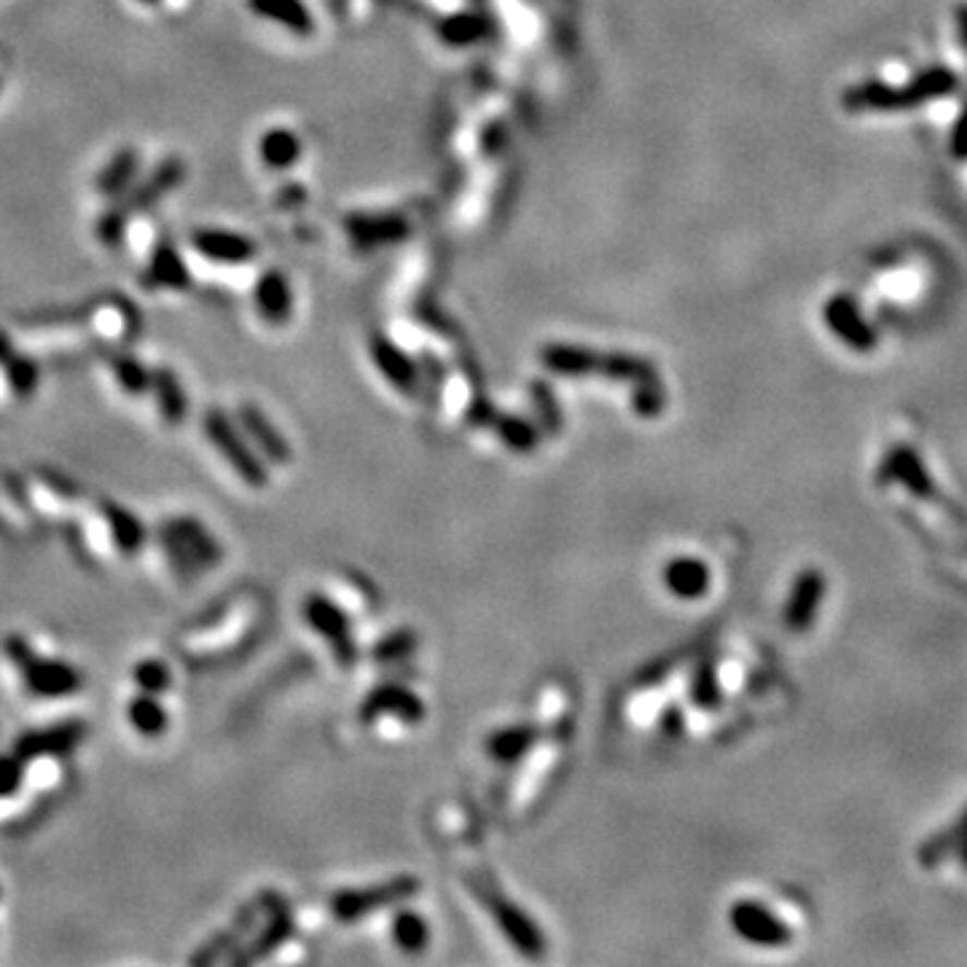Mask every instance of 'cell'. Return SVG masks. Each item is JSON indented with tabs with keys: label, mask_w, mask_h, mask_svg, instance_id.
<instances>
[{
	"label": "cell",
	"mask_w": 967,
	"mask_h": 967,
	"mask_svg": "<svg viewBox=\"0 0 967 967\" xmlns=\"http://www.w3.org/2000/svg\"><path fill=\"white\" fill-rule=\"evenodd\" d=\"M468 890L479 897V903L484 906V911L489 914L495 928L500 930V935L506 938L508 946L519 954V957L537 963L548 954V941L546 932L541 930V924L519 906L511 897L503 893L492 879L471 877L468 879Z\"/></svg>",
	"instance_id": "6da1fadb"
},
{
	"label": "cell",
	"mask_w": 967,
	"mask_h": 967,
	"mask_svg": "<svg viewBox=\"0 0 967 967\" xmlns=\"http://www.w3.org/2000/svg\"><path fill=\"white\" fill-rule=\"evenodd\" d=\"M3 653L9 662L20 669L27 691L40 699H60L71 697L81 688V675L73 669V664L60 662V658L38 656L25 637L14 634L3 642Z\"/></svg>",
	"instance_id": "7a4b0ae2"
},
{
	"label": "cell",
	"mask_w": 967,
	"mask_h": 967,
	"mask_svg": "<svg viewBox=\"0 0 967 967\" xmlns=\"http://www.w3.org/2000/svg\"><path fill=\"white\" fill-rule=\"evenodd\" d=\"M954 86H957L954 73L943 71V68H932V71L917 75L911 84L900 86V89L879 84L855 86L853 92H847L844 102L853 111H900V108L928 102L932 97L948 95V92H954Z\"/></svg>",
	"instance_id": "3957f363"
},
{
	"label": "cell",
	"mask_w": 967,
	"mask_h": 967,
	"mask_svg": "<svg viewBox=\"0 0 967 967\" xmlns=\"http://www.w3.org/2000/svg\"><path fill=\"white\" fill-rule=\"evenodd\" d=\"M543 363L546 368H552L554 374L561 376H589V374H605L611 379H627V382H645L656 376V368L651 366L642 358L632 355H596L592 350H583V347H567V345H554L548 350H543Z\"/></svg>",
	"instance_id": "277c9868"
},
{
	"label": "cell",
	"mask_w": 967,
	"mask_h": 967,
	"mask_svg": "<svg viewBox=\"0 0 967 967\" xmlns=\"http://www.w3.org/2000/svg\"><path fill=\"white\" fill-rule=\"evenodd\" d=\"M422 882L416 877H392L387 882L366 884V887H347L331 895V914L339 922H358L363 917H372L376 911L407 903L420 895Z\"/></svg>",
	"instance_id": "5b68a950"
},
{
	"label": "cell",
	"mask_w": 967,
	"mask_h": 967,
	"mask_svg": "<svg viewBox=\"0 0 967 967\" xmlns=\"http://www.w3.org/2000/svg\"><path fill=\"white\" fill-rule=\"evenodd\" d=\"M205 436L213 447L221 451V457L229 462L231 471L240 476L242 484L253 486V489H264V486L269 484V473H266L264 457L253 449L247 436H242V431H237L234 422H231L221 409L207 411Z\"/></svg>",
	"instance_id": "8992f818"
},
{
	"label": "cell",
	"mask_w": 967,
	"mask_h": 967,
	"mask_svg": "<svg viewBox=\"0 0 967 967\" xmlns=\"http://www.w3.org/2000/svg\"><path fill=\"white\" fill-rule=\"evenodd\" d=\"M301 616H304L306 627L312 632L321 637V640H326V645L331 648L336 664L341 669L355 667L361 651H358L355 632H352V618L347 616L345 607L336 605L331 596L312 592L301 602Z\"/></svg>",
	"instance_id": "52a82bcc"
},
{
	"label": "cell",
	"mask_w": 967,
	"mask_h": 967,
	"mask_svg": "<svg viewBox=\"0 0 967 967\" xmlns=\"http://www.w3.org/2000/svg\"><path fill=\"white\" fill-rule=\"evenodd\" d=\"M728 928L734 930V935L739 941L750 943L758 948H782L793 941V930L777 911H772L769 906H763L761 900H742L732 903L726 914Z\"/></svg>",
	"instance_id": "ba28073f"
},
{
	"label": "cell",
	"mask_w": 967,
	"mask_h": 967,
	"mask_svg": "<svg viewBox=\"0 0 967 967\" xmlns=\"http://www.w3.org/2000/svg\"><path fill=\"white\" fill-rule=\"evenodd\" d=\"M825 572L818 570V567H807L793 578L790 594H787L785 611H782V621H785L787 632L807 634L814 627L822 602H825Z\"/></svg>",
	"instance_id": "9c48e42d"
},
{
	"label": "cell",
	"mask_w": 967,
	"mask_h": 967,
	"mask_svg": "<svg viewBox=\"0 0 967 967\" xmlns=\"http://www.w3.org/2000/svg\"><path fill=\"white\" fill-rule=\"evenodd\" d=\"M379 717H396V721L416 726L427 717V708L422 697L401 682H382L372 688L361 702V721L374 723Z\"/></svg>",
	"instance_id": "30bf717a"
},
{
	"label": "cell",
	"mask_w": 967,
	"mask_h": 967,
	"mask_svg": "<svg viewBox=\"0 0 967 967\" xmlns=\"http://www.w3.org/2000/svg\"><path fill=\"white\" fill-rule=\"evenodd\" d=\"M237 420H240V427L245 431L247 442L256 444L258 455L264 457V462L288 466V462L293 460V449L291 444H288V438L277 431L275 422H271L256 403H242L240 411H237Z\"/></svg>",
	"instance_id": "8fae6325"
},
{
	"label": "cell",
	"mask_w": 967,
	"mask_h": 967,
	"mask_svg": "<svg viewBox=\"0 0 967 967\" xmlns=\"http://www.w3.org/2000/svg\"><path fill=\"white\" fill-rule=\"evenodd\" d=\"M662 587L682 602H697L712 589V570L704 559L680 554L662 567Z\"/></svg>",
	"instance_id": "7c38bea8"
},
{
	"label": "cell",
	"mask_w": 967,
	"mask_h": 967,
	"mask_svg": "<svg viewBox=\"0 0 967 967\" xmlns=\"http://www.w3.org/2000/svg\"><path fill=\"white\" fill-rule=\"evenodd\" d=\"M293 935V917L282 900H275L269 908V917H266V924L258 930V935L253 938L247 946H237V952L231 954V963L234 965H253L261 963V959L271 957L277 948L286 946Z\"/></svg>",
	"instance_id": "4fadbf2b"
},
{
	"label": "cell",
	"mask_w": 967,
	"mask_h": 967,
	"mask_svg": "<svg viewBox=\"0 0 967 967\" xmlns=\"http://www.w3.org/2000/svg\"><path fill=\"white\" fill-rule=\"evenodd\" d=\"M879 482L884 484H903L919 500H932L935 497V484H932L928 466L922 457L911 447H895L887 455V460L879 468Z\"/></svg>",
	"instance_id": "5bb4252c"
},
{
	"label": "cell",
	"mask_w": 967,
	"mask_h": 967,
	"mask_svg": "<svg viewBox=\"0 0 967 967\" xmlns=\"http://www.w3.org/2000/svg\"><path fill=\"white\" fill-rule=\"evenodd\" d=\"M543 739V728L537 723L521 721V723H508V726L495 728V732L486 737L484 752L489 761L503 763V766H513V763L524 761L537 742Z\"/></svg>",
	"instance_id": "9a60e30c"
},
{
	"label": "cell",
	"mask_w": 967,
	"mask_h": 967,
	"mask_svg": "<svg viewBox=\"0 0 967 967\" xmlns=\"http://www.w3.org/2000/svg\"><path fill=\"white\" fill-rule=\"evenodd\" d=\"M825 321L827 328H831L844 345L853 347V350L868 352L873 350V345H877V334L871 331V326L866 323L862 312L853 304V299L847 297L833 299L831 304L825 306Z\"/></svg>",
	"instance_id": "2e32d148"
},
{
	"label": "cell",
	"mask_w": 967,
	"mask_h": 967,
	"mask_svg": "<svg viewBox=\"0 0 967 967\" xmlns=\"http://www.w3.org/2000/svg\"><path fill=\"white\" fill-rule=\"evenodd\" d=\"M271 903H275V897H271V895H261L258 900L251 903V906L242 908L240 919H234V928L221 932V935H216L210 943H205V946H202V952L191 957V963L207 965V963H216V959H221L223 952H234L237 943H240L242 938L247 935V932L256 928L258 917L264 911H269Z\"/></svg>",
	"instance_id": "e0dca14e"
},
{
	"label": "cell",
	"mask_w": 967,
	"mask_h": 967,
	"mask_svg": "<svg viewBox=\"0 0 967 967\" xmlns=\"http://www.w3.org/2000/svg\"><path fill=\"white\" fill-rule=\"evenodd\" d=\"M84 739V726L81 723H60V726L44 728V732H33L27 737L20 739L16 745V756L22 761H31V758L40 756H62V752H71L73 747L81 745Z\"/></svg>",
	"instance_id": "ac0fdd59"
},
{
	"label": "cell",
	"mask_w": 967,
	"mask_h": 967,
	"mask_svg": "<svg viewBox=\"0 0 967 967\" xmlns=\"http://www.w3.org/2000/svg\"><path fill=\"white\" fill-rule=\"evenodd\" d=\"M191 245H194L202 256L218 261V264H245V261H251L253 253H256L253 242L245 240L242 234H231V231H216V229L196 231V234L191 237Z\"/></svg>",
	"instance_id": "d6986e66"
},
{
	"label": "cell",
	"mask_w": 967,
	"mask_h": 967,
	"mask_svg": "<svg viewBox=\"0 0 967 967\" xmlns=\"http://www.w3.org/2000/svg\"><path fill=\"white\" fill-rule=\"evenodd\" d=\"M372 355L379 374L385 376L398 392H403V396H414L416 387H420V372H416L414 363L409 361V355H403L396 345H390V341L385 339L374 341Z\"/></svg>",
	"instance_id": "ffe728a7"
},
{
	"label": "cell",
	"mask_w": 967,
	"mask_h": 967,
	"mask_svg": "<svg viewBox=\"0 0 967 967\" xmlns=\"http://www.w3.org/2000/svg\"><path fill=\"white\" fill-rule=\"evenodd\" d=\"M143 286L146 288H172V291H183L189 288V269L178 256L176 247L159 245L154 251V256L148 258V269L143 275Z\"/></svg>",
	"instance_id": "44dd1931"
},
{
	"label": "cell",
	"mask_w": 967,
	"mask_h": 967,
	"mask_svg": "<svg viewBox=\"0 0 967 967\" xmlns=\"http://www.w3.org/2000/svg\"><path fill=\"white\" fill-rule=\"evenodd\" d=\"M102 519H106L108 532H111L113 546L121 554H135L141 552L143 541H146V527L141 524V519L132 511H126L119 503H102Z\"/></svg>",
	"instance_id": "7402d4cb"
},
{
	"label": "cell",
	"mask_w": 967,
	"mask_h": 967,
	"mask_svg": "<svg viewBox=\"0 0 967 967\" xmlns=\"http://www.w3.org/2000/svg\"><path fill=\"white\" fill-rule=\"evenodd\" d=\"M126 721H130V726L146 739L165 737L167 728H170V715H167L165 704L159 702V697L146 691L126 704Z\"/></svg>",
	"instance_id": "603a6c76"
},
{
	"label": "cell",
	"mask_w": 967,
	"mask_h": 967,
	"mask_svg": "<svg viewBox=\"0 0 967 967\" xmlns=\"http://www.w3.org/2000/svg\"><path fill=\"white\" fill-rule=\"evenodd\" d=\"M183 176H186V167H183L181 159L161 161V165L150 172L146 181L137 186V191L132 194L130 202L135 207H154L156 202L165 200V196L183 181Z\"/></svg>",
	"instance_id": "cb8c5ba5"
},
{
	"label": "cell",
	"mask_w": 967,
	"mask_h": 967,
	"mask_svg": "<svg viewBox=\"0 0 967 967\" xmlns=\"http://www.w3.org/2000/svg\"><path fill=\"white\" fill-rule=\"evenodd\" d=\"M492 433L503 442V447H508L513 455H532L541 444V433H537L535 425L524 420V416L517 414H500L497 411L489 422Z\"/></svg>",
	"instance_id": "d4e9b609"
},
{
	"label": "cell",
	"mask_w": 967,
	"mask_h": 967,
	"mask_svg": "<svg viewBox=\"0 0 967 967\" xmlns=\"http://www.w3.org/2000/svg\"><path fill=\"white\" fill-rule=\"evenodd\" d=\"M256 306L261 315L269 323H286L291 315V288H288L286 277L269 271V275L261 277L256 286Z\"/></svg>",
	"instance_id": "484cf974"
},
{
	"label": "cell",
	"mask_w": 967,
	"mask_h": 967,
	"mask_svg": "<svg viewBox=\"0 0 967 967\" xmlns=\"http://www.w3.org/2000/svg\"><path fill=\"white\" fill-rule=\"evenodd\" d=\"M390 935L403 954H422L427 948V943H431L433 932L427 919L422 917L420 911H414V908H401V911L392 917Z\"/></svg>",
	"instance_id": "4316f807"
},
{
	"label": "cell",
	"mask_w": 967,
	"mask_h": 967,
	"mask_svg": "<svg viewBox=\"0 0 967 967\" xmlns=\"http://www.w3.org/2000/svg\"><path fill=\"white\" fill-rule=\"evenodd\" d=\"M150 390H154L156 407H159V414L165 416V422H170V425L183 422V416H186V392H183L176 374L167 372V368L150 372Z\"/></svg>",
	"instance_id": "83f0119b"
},
{
	"label": "cell",
	"mask_w": 967,
	"mask_h": 967,
	"mask_svg": "<svg viewBox=\"0 0 967 967\" xmlns=\"http://www.w3.org/2000/svg\"><path fill=\"white\" fill-rule=\"evenodd\" d=\"M688 697L704 712H715L723 704L721 675H717V664L712 658H704V662H699L693 667L691 682H688Z\"/></svg>",
	"instance_id": "f1b7e54d"
},
{
	"label": "cell",
	"mask_w": 967,
	"mask_h": 967,
	"mask_svg": "<svg viewBox=\"0 0 967 967\" xmlns=\"http://www.w3.org/2000/svg\"><path fill=\"white\" fill-rule=\"evenodd\" d=\"M251 9L256 14L275 20L277 25L288 27L293 33H310L312 16L301 0H251Z\"/></svg>",
	"instance_id": "f546056e"
},
{
	"label": "cell",
	"mask_w": 967,
	"mask_h": 967,
	"mask_svg": "<svg viewBox=\"0 0 967 967\" xmlns=\"http://www.w3.org/2000/svg\"><path fill=\"white\" fill-rule=\"evenodd\" d=\"M92 326L106 336V339H126V336H132V331H135L137 317L130 304H121L119 299H113L92 312Z\"/></svg>",
	"instance_id": "4dcf8cb0"
},
{
	"label": "cell",
	"mask_w": 967,
	"mask_h": 967,
	"mask_svg": "<svg viewBox=\"0 0 967 967\" xmlns=\"http://www.w3.org/2000/svg\"><path fill=\"white\" fill-rule=\"evenodd\" d=\"M172 535H176L178 541L189 543L196 565H218V561H221V546H218L216 537H213L200 521L191 519L176 521V524H172Z\"/></svg>",
	"instance_id": "1f68e13d"
},
{
	"label": "cell",
	"mask_w": 967,
	"mask_h": 967,
	"mask_svg": "<svg viewBox=\"0 0 967 967\" xmlns=\"http://www.w3.org/2000/svg\"><path fill=\"white\" fill-rule=\"evenodd\" d=\"M137 172V154L132 148H124L119 156L106 167V172L100 176V191L102 194H121Z\"/></svg>",
	"instance_id": "d6a6232c"
},
{
	"label": "cell",
	"mask_w": 967,
	"mask_h": 967,
	"mask_svg": "<svg viewBox=\"0 0 967 967\" xmlns=\"http://www.w3.org/2000/svg\"><path fill=\"white\" fill-rule=\"evenodd\" d=\"M261 156H264L266 165L288 167L291 161H297L299 156L297 135L288 130L269 132V135H264V141H261Z\"/></svg>",
	"instance_id": "836d02e7"
},
{
	"label": "cell",
	"mask_w": 967,
	"mask_h": 967,
	"mask_svg": "<svg viewBox=\"0 0 967 967\" xmlns=\"http://www.w3.org/2000/svg\"><path fill=\"white\" fill-rule=\"evenodd\" d=\"M0 363L5 366L3 368L5 382H9L11 392H14L16 398H27L36 392L38 368L33 366L31 361H25V358H11V352H5V355L0 358Z\"/></svg>",
	"instance_id": "e575fe53"
},
{
	"label": "cell",
	"mask_w": 967,
	"mask_h": 967,
	"mask_svg": "<svg viewBox=\"0 0 967 967\" xmlns=\"http://www.w3.org/2000/svg\"><path fill=\"white\" fill-rule=\"evenodd\" d=\"M132 680L137 682L141 691L159 697V693H165L167 688L172 686V672L165 662H159V658H143V662H137L135 669H132Z\"/></svg>",
	"instance_id": "d590c367"
},
{
	"label": "cell",
	"mask_w": 967,
	"mask_h": 967,
	"mask_svg": "<svg viewBox=\"0 0 967 967\" xmlns=\"http://www.w3.org/2000/svg\"><path fill=\"white\" fill-rule=\"evenodd\" d=\"M414 651H416V634L411 632V629H396V632H390L376 642L372 656L382 664H392V662H403V658H409Z\"/></svg>",
	"instance_id": "8d00e7d4"
},
{
	"label": "cell",
	"mask_w": 967,
	"mask_h": 967,
	"mask_svg": "<svg viewBox=\"0 0 967 967\" xmlns=\"http://www.w3.org/2000/svg\"><path fill=\"white\" fill-rule=\"evenodd\" d=\"M111 366L116 382H119V387L124 392H130V396H141V392L150 390V372H146L135 358L130 355L113 358Z\"/></svg>",
	"instance_id": "74e56055"
},
{
	"label": "cell",
	"mask_w": 967,
	"mask_h": 967,
	"mask_svg": "<svg viewBox=\"0 0 967 967\" xmlns=\"http://www.w3.org/2000/svg\"><path fill=\"white\" fill-rule=\"evenodd\" d=\"M664 403H667V396H664V390L658 387L656 379L637 382V390H634V398H632V407H634L637 414L645 416V420H651V416L662 414Z\"/></svg>",
	"instance_id": "f35d334b"
},
{
	"label": "cell",
	"mask_w": 967,
	"mask_h": 967,
	"mask_svg": "<svg viewBox=\"0 0 967 967\" xmlns=\"http://www.w3.org/2000/svg\"><path fill=\"white\" fill-rule=\"evenodd\" d=\"M22 758L3 756L0 758V798H9L20 790L22 785Z\"/></svg>",
	"instance_id": "ab89813d"
},
{
	"label": "cell",
	"mask_w": 967,
	"mask_h": 967,
	"mask_svg": "<svg viewBox=\"0 0 967 967\" xmlns=\"http://www.w3.org/2000/svg\"><path fill=\"white\" fill-rule=\"evenodd\" d=\"M682 728H686V717H682L680 710L669 708L667 712H664V717H662V732L664 734H669V737H680Z\"/></svg>",
	"instance_id": "60d3db41"
},
{
	"label": "cell",
	"mask_w": 967,
	"mask_h": 967,
	"mask_svg": "<svg viewBox=\"0 0 967 967\" xmlns=\"http://www.w3.org/2000/svg\"><path fill=\"white\" fill-rule=\"evenodd\" d=\"M954 154L957 156H967V113L959 121L957 132H954Z\"/></svg>",
	"instance_id": "b9f144b4"
},
{
	"label": "cell",
	"mask_w": 967,
	"mask_h": 967,
	"mask_svg": "<svg viewBox=\"0 0 967 967\" xmlns=\"http://www.w3.org/2000/svg\"><path fill=\"white\" fill-rule=\"evenodd\" d=\"M959 33H963V46L967 51V9L959 11Z\"/></svg>",
	"instance_id": "7bdbcfd3"
},
{
	"label": "cell",
	"mask_w": 967,
	"mask_h": 967,
	"mask_svg": "<svg viewBox=\"0 0 967 967\" xmlns=\"http://www.w3.org/2000/svg\"><path fill=\"white\" fill-rule=\"evenodd\" d=\"M957 857H959V866H963L965 871H967V842L963 844V847L957 849Z\"/></svg>",
	"instance_id": "ee69618b"
},
{
	"label": "cell",
	"mask_w": 967,
	"mask_h": 967,
	"mask_svg": "<svg viewBox=\"0 0 967 967\" xmlns=\"http://www.w3.org/2000/svg\"><path fill=\"white\" fill-rule=\"evenodd\" d=\"M141 3H159V0H141Z\"/></svg>",
	"instance_id": "f6af8a7d"
},
{
	"label": "cell",
	"mask_w": 967,
	"mask_h": 967,
	"mask_svg": "<svg viewBox=\"0 0 967 967\" xmlns=\"http://www.w3.org/2000/svg\"><path fill=\"white\" fill-rule=\"evenodd\" d=\"M0 893H3V890H0Z\"/></svg>",
	"instance_id": "bcb514c9"
}]
</instances>
